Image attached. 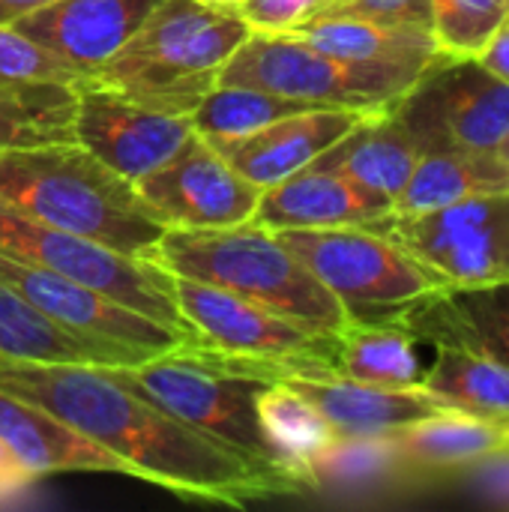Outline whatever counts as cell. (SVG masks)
I'll return each instance as SVG.
<instances>
[{
	"instance_id": "9",
	"label": "cell",
	"mask_w": 509,
	"mask_h": 512,
	"mask_svg": "<svg viewBox=\"0 0 509 512\" xmlns=\"http://www.w3.org/2000/svg\"><path fill=\"white\" fill-rule=\"evenodd\" d=\"M273 234L345 303L351 318H390L441 288L405 249L366 225L288 228Z\"/></svg>"
},
{
	"instance_id": "4",
	"label": "cell",
	"mask_w": 509,
	"mask_h": 512,
	"mask_svg": "<svg viewBox=\"0 0 509 512\" xmlns=\"http://www.w3.org/2000/svg\"><path fill=\"white\" fill-rule=\"evenodd\" d=\"M237 9L204 0H162L138 33L93 75V84L138 105L192 114L249 39Z\"/></svg>"
},
{
	"instance_id": "34",
	"label": "cell",
	"mask_w": 509,
	"mask_h": 512,
	"mask_svg": "<svg viewBox=\"0 0 509 512\" xmlns=\"http://www.w3.org/2000/svg\"><path fill=\"white\" fill-rule=\"evenodd\" d=\"M471 489L489 507L509 510V444L471 462Z\"/></svg>"
},
{
	"instance_id": "22",
	"label": "cell",
	"mask_w": 509,
	"mask_h": 512,
	"mask_svg": "<svg viewBox=\"0 0 509 512\" xmlns=\"http://www.w3.org/2000/svg\"><path fill=\"white\" fill-rule=\"evenodd\" d=\"M420 159L414 138L393 117V111H381L366 117L357 129H351L342 141L324 150L315 162L333 168L354 180L357 186L396 201Z\"/></svg>"
},
{
	"instance_id": "24",
	"label": "cell",
	"mask_w": 509,
	"mask_h": 512,
	"mask_svg": "<svg viewBox=\"0 0 509 512\" xmlns=\"http://www.w3.org/2000/svg\"><path fill=\"white\" fill-rule=\"evenodd\" d=\"M509 192V165L498 153H420L402 195L393 201V216L429 213L465 198Z\"/></svg>"
},
{
	"instance_id": "28",
	"label": "cell",
	"mask_w": 509,
	"mask_h": 512,
	"mask_svg": "<svg viewBox=\"0 0 509 512\" xmlns=\"http://www.w3.org/2000/svg\"><path fill=\"white\" fill-rule=\"evenodd\" d=\"M258 417L282 462L309 489H315L312 465L339 441V432L306 396H300L288 384H264L258 390Z\"/></svg>"
},
{
	"instance_id": "37",
	"label": "cell",
	"mask_w": 509,
	"mask_h": 512,
	"mask_svg": "<svg viewBox=\"0 0 509 512\" xmlns=\"http://www.w3.org/2000/svg\"><path fill=\"white\" fill-rule=\"evenodd\" d=\"M45 3H54V0H0V24H12L15 18L39 9Z\"/></svg>"
},
{
	"instance_id": "16",
	"label": "cell",
	"mask_w": 509,
	"mask_h": 512,
	"mask_svg": "<svg viewBox=\"0 0 509 512\" xmlns=\"http://www.w3.org/2000/svg\"><path fill=\"white\" fill-rule=\"evenodd\" d=\"M393 213V201L357 186L345 174L318 162L261 189L252 225L267 231L378 225Z\"/></svg>"
},
{
	"instance_id": "27",
	"label": "cell",
	"mask_w": 509,
	"mask_h": 512,
	"mask_svg": "<svg viewBox=\"0 0 509 512\" xmlns=\"http://www.w3.org/2000/svg\"><path fill=\"white\" fill-rule=\"evenodd\" d=\"M78 87L0 75V147L72 144Z\"/></svg>"
},
{
	"instance_id": "3",
	"label": "cell",
	"mask_w": 509,
	"mask_h": 512,
	"mask_svg": "<svg viewBox=\"0 0 509 512\" xmlns=\"http://www.w3.org/2000/svg\"><path fill=\"white\" fill-rule=\"evenodd\" d=\"M147 258L171 276L195 279L249 297L309 330L336 336L351 312L267 228H165Z\"/></svg>"
},
{
	"instance_id": "13",
	"label": "cell",
	"mask_w": 509,
	"mask_h": 512,
	"mask_svg": "<svg viewBox=\"0 0 509 512\" xmlns=\"http://www.w3.org/2000/svg\"><path fill=\"white\" fill-rule=\"evenodd\" d=\"M165 228H228L252 222L261 186L195 135L171 162L132 183Z\"/></svg>"
},
{
	"instance_id": "23",
	"label": "cell",
	"mask_w": 509,
	"mask_h": 512,
	"mask_svg": "<svg viewBox=\"0 0 509 512\" xmlns=\"http://www.w3.org/2000/svg\"><path fill=\"white\" fill-rule=\"evenodd\" d=\"M300 39L354 63H393V66H432L441 48L429 27L381 24L366 18H312L300 24Z\"/></svg>"
},
{
	"instance_id": "14",
	"label": "cell",
	"mask_w": 509,
	"mask_h": 512,
	"mask_svg": "<svg viewBox=\"0 0 509 512\" xmlns=\"http://www.w3.org/2000/svg\"><path fill=\"white\" fill-rule=\"evenodd\" d=\"M195 135L186 114L138 105L93 81L78 87L75 144L129 183L171 162Z\"/></svg>"
},
{
	"instance_id": "33",
	"label": "cell",
	"mask_w": 509,
	"mask_h": 512,
	"mask_svg": "<svg viewBox=\"0 0 509 512\" xmlns=\"http://www.w3.org/2000/svg\"><path fill=\"white\" fill-rule=\"evenodd\" d=\"M321 0H240L237 15L252 33H291L306 24Z\"/></svg>"
},
{
	"instance_id": "20",
	"label": "cell",
	"mask_w": 509,
	"mask_h": 512,
	"mask_svg": "<svg viewBox=\"0 0 509 512\" xmlns=\"http://www.w3.org/2000/svg\"><path fill=\"white\" fill-rule=\"evenodd\" d=\"M0 441L39 480L45 474H117L129 477L126 465L84 438L78 429L0 390Z\"/></svg>"
},
{
	"instance_id": "36",
	"label": "cell",
	"mask_w": 509,
	"mask_h": 512,
	"mask_svg": "<svg viewBox=\"0 0 509 512\" xmlns=\"http://www.w3.org/2000/svg\"><path fill=\"white\" fill-rule=\"evenodd\" d=\"M477 60H480L489 72H495L501 81H507L509 84V18L495 30V36L483 45V51L477 54Z\"/></svg>"
},
{
	"instance_id": "10",
	"label": "cell",
	"mask_w": 509,
	"mask_h": 512,
	"mask_svg": "<svg viewBox=\"0 0 509 512\" xmlns=\"http://www.w3.org/2000/svg\"><path fill=\"white\" fill-rule=\"evenodd\" d=\"M390 111L420 153H498L509 135V84L477 57L441 54Z\"/></svg>"
},
{
	"instance_id": "39",
	"label": "cell",
	"mask_w": 509,
	"mask_h": 512,
	"mask_svg": "<svg viewBox=\"0 0 509 512\" xmlns=\"http://www.w3.org/2000/svg\"><path fill=\"white\" fill-rule=\"evenodd\" d=\"M498 156H501V159H504V162H507V165H509V135H507V138H504V144L498 147Z\"/></svg>"
},
{
	"instance_id": "25",
	"label": "cell",
	"mask_w": 509,
	"mask_h": 512,
	"mask_svg": "<svg viewBox=\"0 0 509 512\" xmlns=\"http://www.w3.org/2000/svg\"><path fill=\"white\" fill-rule=\"evenodd\" d=\"M420 339L393 318H351L333 345V369L342 378L378 387H420L423 366L417 360Z\"/></svg>"
},
{
	"instance_id": "12",
	"label": "cell",
	"mask_w": 509,
	"mask_h": 512,
	"mask_svg": "<svg viewBox=\"0 0 509 512\" xmlns=\"http://www.w3.org/2000/svg\"><path fill=\"white\" fill-rule=\"evenodd\" d=\"M0 279L63 330L123 354L132 366L174 354L189 339L63 273L0 255Z\"/></svg>"
},
{
	"instance_id": "18",
	"label": "cell",
	"mask_w": 509,
	"mask_h": 512,
	"mask_svg": "<svg viewBox=\"0 0 509 512\" xmlns=\"http://www.w3.org/2000/svg\"><path fill=\"white\" fill-rule=\"evenodd\" d=\"M279 384H288L291 390L306 396L324 414V420L339 432V438L384 435L432 414L459 411L423 387H378L342 375L285 378Z\"/></svg>"
},
{
	"instance_id": "8",
	"label": "cell",
	"mask_w": 509,
	"mask_h": 512,
	"mask_svg": "<svg viewBox=\"0 0 509 512\" xmlns=\"http://www.w3.org/2000/svg\"><path fill=\"white\" fill-rule=\"evenodd\" d=\"M0 255L63 273L189 339L174 300V276L150 258H132L105 243L45 225L6 201H0Z\"/></svg>"
},
{
	"instance_id": "31",
	"label": "cell",
	"mask_w": 509,
	"mask_h": 512,
	"mask_svg": "<svg viewBox=\"0 0 509 512\" xmlns=\"http://www.w3.org/2000/svg\"><path fill=\"white\" fill-rule=\"evenodd\" d=\"M0 75L12 81H42L66 87L90 84V78L81 69H75L54 51L42 48L12 24H0Z\"/></svg>"
},
{
	"instance_id": "11",
	"label": "cell",
	"mask_w": 509,
	"mask_h": 512,
	"mask_svg": "<svg viewBox=\"0 0 509 512\" xmlns=\"http://www.w3.org/2000/svg\"><path fill=\"white\" fill-rule=\"evenodd\" d=\"M372 228L405 249L441 288L509 279V192L414 216L390 213Z\"/></svg>"
},
{
	"instance_id": "1",
	"label": "cell",
	"mask_w": 509,
	"mask_h": 512,
	"mask_svg": "<svg viewBox=\"0 0 509 512\" xmlns=\"http://www.w3.org/2000/svg\"><path fill=\"white\" fill-rule=\"evenodd\" d=\"M0 390L78 429L117 456L132 480L153 483L183 501L246 510L255 501L309 492L294 474L252 462L186 426L147 396L111 378L105 366L0 357Z\"/></svg>"
},
{
	"instance_id": "17",
	"label": "cell",
	"mask_w": 509,
	"mask_h": 512,
	"mask_svg": "<svg viewBox=\"0 0 509 512\" xmlns=\"http://www.w3.org/2000/svg\"><path fill=\"white\" fill-rule=\"evenodd\" d=\"M366 111L351 108H303L288 114L258 132L228 141H210L246 180L267 189L306 165H312L324 150L342 141L351 129H357Z\"/></svg>"
},
{
	"instance_id": "6",
	"label": "cell",
	"mask_w": 509,
	"mask_h": 512,
	"mask_svg": "<svg viewBox=\"0 0 509 512\" xmlns=\"http://www.w3.org/2000/svg\"><path fill=\"white\" fill-rule=\"evenodd\" d=\"M420 75V66L333 57L297 33H249L225 63L219 84H246L315 108L381 114L390 111Z\"/></svg>"
},
{
	"instance_id": "30",
	"label": "cell",
	"mask_w": 509,
	"mask_h": 512,
	"mask_svg": "<svg viewBox=\"0 0 509 512\" xmlns=\"http://www.w3.org/2000/svg\"><path fill=\"white\" fill-rule=\"evenodd\" d=\"M432 36L447 57H477L509 18V0H429Z\"/></svg>"
},
{
	"instance_id": "32",
	"label": "cell",
	"mask_w": 509,
	"mask_h": 512,
	"mask_svg": "<svg viewBox=\"0 0 509 512\" xmlns=\"http://www.w3.org/2000/svg\"><path fill=\"white\" fill-rule=\"evenodd\" d=\"M312 18H366L381 24H414L432 30L429 0H321Z\"/></svg>"
},
{
	"instance_id": "2",
	"label": "cell",
	"mask_w": 509,
	"mask_h": 512,
	"mask_svg": "<svg viewBox=\"0 0 509 512\" xmlns=\"http://www.w3.org/2000/svg\"><path fill=\"white\" fill-rule=\"evenodd\" d=\"M0 201L132 258H147L165 231L135 186L75 141L0 147Z\"/></svg>"
},
{
	"instance_id": "38",
	"label": "cell",
	"mask_w": 509,
	"mask_h": 512,
	"mask_svg": "<svg viewBox=\"0 0 509 512\" xmlns=\"http://www.w3.org/2000/svg\"><path fill=\"white\" fill-rule=\"evenodd\" d=\"M204 3H213V6H228V9H237L240 0H204Z\"/></svg>"
},
{
	"instance_id": "15",
	"label": "cell",
	"mask_w": 509,
	"mask_h": 512,
	"mask_svg": "<svg viewBox=\"0 0 509 512\" xmlns=\"http://www.w3.org/2000/svg\"><path fill=\"white\" fill-rule=\"evenodd\" d=\"M162 0H54L12 21L90 81L138 33Z\"/></svg>"
},
{
	"instance_id": "5",
	"label": "cell",
	"mask_w": 509,
	"mask_h": 512,
	"mask_svg": "<svg viewBox=\"0 0 509 512\" xmlns=\"http://www.w3.org/2000/svg\"><path fill=\"white\" fill-rule=\"evenodd\" d=\"M174 300L189 330V342L180 351L192 357L261 384L336 375V336L294 324L234 291L183 276H174Z\"/></svg>"
},
{
	"instance_id": "21",
	"label": "cell",
	"mask_w": 509,
	"mask_h": 512,
	"mask_svg": "<svg viewBox=\"0 0 509 512\" xmlns=\"http://www.w3.org/2000/svg\"><path fill=\"white\" fill-rule=\"evenodd\" d=\"M387 441L402 471H450L507 447L509 426L504 420L444 411L387 432Z\"/></svg>"
},
{
	"instance_id": "19",
	"label": "cell",
	"mask_w": 509,
	"mask_h": 512,
	"mask_svg": "<svg viewBox=\"0 0 509 512\" xmlns=\"http://www.w3.org/2000/svg\"><path fill=\"white\" fill-rule=\"evenodd\" d=\"M417 339H459L509 366V279L435 288L390 315Z\"/></svg>"
},
{
	"instance_id": "7",
	"label": "cell",
	"mask_w": 509,
	"mask_h": 512,
	"mask_svg": "<svg viewBox=\"0 0 509 512\" xmlns=\"http://www.w3.org/2000/svg\"><path fill=\"white\" fill-rule=\"evenodd\" d=\"M105 369L111 378L147 396L150 402H156L186 426L210 435L213 441H222L225 447L243 453L252 462L294 474L282 462L270 438L264 435L258 417V390L264 387L261 381L219 369L180 348L174 354L153 357L135 366H105Z\"/></svg>"
},
{
	"instance_id": "35",
	"label": "cell",
	"mask_w": 509,
	"mask_h": 512,
	"mask_svg": "<svg viewBox=\"0 0 509 512\" xmlns=\"http://www.w3.org/2000/svg\"><path fill=\"white\" fill-rule=\"evenodd\" d=\"M36 483V477L9 453V447L0 441V504H6L9 498L27 492Z\"/></svg>"
},
{
	"instance_id": "26",
	"label": "cell",
	"mask_w": 509,
	"mask_h": 512,
	"mask_svg": "<svg viewBox=\"0 0 509 512\" xmlns=\"http://www.w3.org/2000/svg\"><path fill=\"white\" fill-rule=\"evenodd\" d=\"M435 345V363L423 372L420 387L447 405L489 420L509 417V366L498 357L471 348L459 339H441Z\"/></svg>"
},
{
	"instance_id": "29",
	"label": "cell",
	"mask_w": 509,
	"mask_h": 512,
	"mask_svg": "<svg viewBox=\"0 0 509 512\" xmlns=\"http://www.w3.org/2000/svg\"><path fill=\"white\" fill-rule=\"evenodd\" d=\"M303 108H315V105L246 84H216L213 90H207V96L195 105L189 117L204 141H228L258 132Z\"/></svg>"
}]
</instances>
